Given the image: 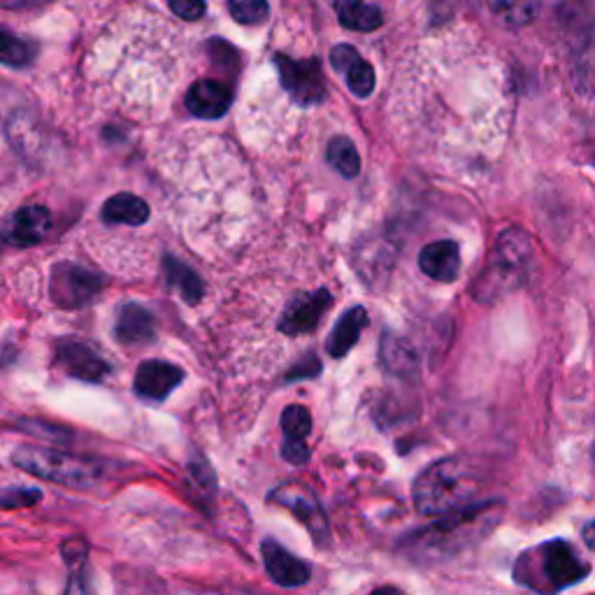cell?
Instances as JSON below:
<instances>
[{
	"instance_id": "6da1fadb",
	"label": "cell",
	"mask_w": 595,
	"mask_h": 595,
	"mask_svg": "<svg viewBox=\"0 0 595 595\" xmlns=\"http://www.w3.org/2000/svg\"><path fill=\"white\" fill-rule=\"evenodd\" d=\"M505 505L498 500L475 503L451 515L440 517L436 524H428L405 536L398 547L407 559L415 563H444L456 559L459 553L477 547L491 536L500 519Z\"/></svg>"
},
{
	"instance_id": "7a4b0ae2",
	"label": "cell",
	"mask_w": 595,
	"mask_h": 595,
	"mask_svg": "<svg viewBox=\"0 0 595 595\" xmlns=\"http://www.w3.org/2000/svg\"><path fill=\"white\" fill-rule=\"evenodd\" d=\"M482 475L475 463L451 456L428 465L415 482V505L426 517H444L475 505Z\"/></svg>"
},
{
	"instance_id": "3957f363",
	"label": "cell",
	"mask_w": 595,
	"mask_h": 595,
	"mask_svg": "<svg viewBox=\"0 0 595 595\" xmlns=\"http://www.w3.org/2000/svg\"><path fill=\"white\" fill-rule=\"evenodd\" d=\"M588 574L591 565L565 540H549L538 549L526 551L515 565V580L540 595H557L568 586L580 584Z\"/></svg>"
},
{
	"instance_id": "277c9868",
	"label": "cell",
	"mask_w": 595,
	"mask_h": 595,
	"mask_svg": "<svg viewBox=\"0 0 595 595\" xmlns=\"http://www.w3.org/2000/svg\"><path fill=\"white\" fill-rule=\"evenodd\" d=\"M532 265V240L519 231L509 229L498 238L496 254L491 268L475 286V296L482 302H494L503 294L515 291L528 279Z\"/></svg>"
},
{
	"instance_id": "5b68a950",
	"label": "cell",
	"mask_w": 595,
	"mask_h": 595,
	"mask_svg": "<svg viewBox=\"0 0 595 595\" xmlns=\"http://www.w3.org/2000/svg\"><path fill=\"white\" fill-rule=\"evenodd\" d=\"M12 463L40 480L70 488L93 486L102 475V467L98 461L33 444L19 447L12 454Z\"/></svg>"
},
{
	"instance_id": "8992f818",
	"label": "cell",
	"mask_w": 595,
	"mask_h": 595,
	"mask_svg": "<svg viewBox=\"0 0 595 595\" xmlns=\"http://www.w3.org/2000/svg\"><path fill=\"white\" fill-rule=\"evenodd\" d=\"M106 286L102 275L81 268L77 263H58L52 268L49 296L60 310H77L89 305Z\"/></svg>"
},
{
	"instance_id": "52a82bcc",
	"label": "cell",
	"mask_w": 595,
	"mask_h": 595,
	"mask_svg": "<svg viewBox=\"0 0 595 595\" xmlns=\"http://www.w3.org/2000/svg\"><path fill=\"white\" fill-rule=\"evenodd\" d=\"M275 68L279 73L282 87L298 102V106L310 108V106H319V102L326 100L328 87H326L321 64L317 58L296 60L291 56L277 54Z\"/></svg>"
},
{
	"instance_id": "ba28073f",
	"label": "cell",
	"mask_w": 595,
	"mask_h": 595,
	"mask_svg": "<svg viewBox=\"0 0 595 595\" xmlns=\"http://www.w3.org/2000/svg\"><path fill=\"white\" fill-rule=\"evenodd\" d=\"M333 302L335 298L328 289H317L312 294L296 296L289 305L284 307V312L277 323L279 331L289 338H298V335L317 331V326L321 323L323 315L331 310Z\"/></svg>"
},
{
	"instance_id": "9c48e42d",
	"label": "cell",
	"mask_w": 595,
	"mask_h": 595,
	"mask_svg": "<svg viewBox=\"0 0 595 595\" xmlns=\"http://www.w3.org/2000/svg\"><path fill=\"white\" fill-rule=\"evenodd\" d=\"M271 500L275 505H282V507L289 509L300 524H305L307 530L312 532V538L319 547H323L328 542V519H326L323 509L310 488L298 486V484H284L273 491Z\"/></svg>"
},
{
	"instance_id": "30bf717a",
	"label": "cell",
	"mask_w": 595,
	"mask_h": 595,
	"mask_svg": "<svg viewBox=\"0 0 595 595\" xmlns=\"http://www.w3.org/2000/svg\"><path fill=\"white\" fill-rule=\"evenodd\" d=\"M54 365L81 382H100L110 373L108 361L93 346L73 338L58 340L54 344Z\"/></svg>"
},
{
	"instance_id": "8fae6325",
	"label": "cell",
	"mask_w": 595,
	"mask_h": 595,
	"mask_svg": "<svg viewBox=\"0 0 595 595\" xmlns=\"http://www.w3.org/2000/svg\"><path fill=\"white\" fill-rule=\"evenodd\" d=\"M261 557H263L265 570H268L271 580L277 586L298 588V586H305L312 577L310 563H305L298 557H294V553L289 549H284L277 540H263Z\"/></svg>"
},
{
	"instance_id": "7c38bea8",
	"label": "cell",
	"mask_w": 595,
	"mask_h": 595,
	"mask_svg": "<svg viewBox=\"0 0 595 595\" xmlns=\"http://www.w3.org/2000/svg\"><path fill=\"white\" fill-rule=\"evenodd\" d=\"M282 430L284 444L282 456L291 465H305L310 461V447H307V436L312 430V415L302 405H289L282 412Z\"/></svg>"
},
{
	"instance_id": "4fadbf2b",
	"label": "cell",
	"mask_w": 595,
	"mask_h": 595,
	"mask_svg": "<svg viewBox=\"0 0 595 595\" xmlns=\"http://www.w3.org/2000/svg\"><path fill=\"white\" fill-rule=\"evenodd\" d=\"M184 371L168 361H145L135 373V392L147 400H166L181 384Z\"/></svg>"
},
{
	"instance_id": "5bb4252c",
	"label": "cell",
	"mask_w": 595,
	"mask_h": 595,
	"mask_svg": "<svg viewBox=\"0 0 595 595\" xmlns=\"http://www.w3.org/2000/svg\"><path fill=\"white\" fill-rule=\"evenodd\" d=\"M52 229V214L43 205H26V208L16 210L8 223L5 240L14 247H33Z\"/></svg>"
},
{
	"instance_id": "9a60e30c",
	"label": "cell",
	"mask_w": 595,
	"mask_h": 595,
	"mask_svg": "<svg viewBox=\"0 0 595 595\" xmlns=\"http://www.w3.org/2000/svg\"><path fill=\"white\" fill-rule=\"evenodd\" d=\"M419 268L430 279L451 284L456 282L461 271V250L454 240L430 242L419 254Z\"/></svg>"
},
{
	"instance_id": "2e32d148",
	"label": "cell",
	"mask_w": 595,
	"mask_h": 595,
	"mask_svg": "<svg viewBox=\"0 0 595 595\" xmlns=\"http://www.w3.org/2000/svg\"><path fill=\"white\" fill-rule=\"evenodd\" d=\"M233 93L217 79H198L187 93V110L198 119H221L231 110Z\"/></svg>"
},
{
	"instance_id": "e0dca14e",
	"label": "cell",
	"mask_w": 595,
	"mask_h": 595,
	"mask_svg": "<svg viewBox=\"0 0 595 595\" xmlns=\"http://www.w3.org/2000/svg\"><path fill=\"white\" fill-rule=\"evenodd\" d=\"M331 64L338 73L346 77V87L354 96L367 98L375 89V70L359 56V52L349 45H338L331 52Z\"/></svg>"
},
{
	"instance_id": "ac0fdd59",
	"label": "cell",
	"mask_w": 595,
	"mask_h": 595,
	"mask_svg": "<svg viewBox=\"0 0 595 595\" xmlns=\"http://www.w3.org/2000/svg\"><path fill=\"white\" fill-rule=\"evenodd\" d=\"M484 16L505 29H519L538 16L542 0H472Z\"/></svg>"
},
{
	"instance_id": "d6986e66",
	"label": "cell",
	"mask_w": 595,
	"mask_h": 595,
	"mask_svg": "<svg viewBox=\"0 0 595 595\" xmlns=\"http://www.w3.org/2000/svg\"><path fill=\"white\" fill-rule=\"evenodd\" d=\"M154 335H156V319L150 310H145V307L135 302L121 305L117 323H114V338L121 344H126V346L145 344L154 340Z\"/></svg>"
},
{
	"instance_id": "ffe728a7",
	"label": "cell",
	"mask_w": 595,
	"mask_h": 595,
	"mask_svg": "<svg viewBox=\"0 0 595 595\" xmlns=\"http://www.w3.org/2000/svg\"><path fill=\"white\" fill-rule=\"evenodd\" d=\"M379 363L388 375L400 379H412L419 373V356L415 346L394 333H384L379 340Z\"/></svg>"
},
{
	"instance_id": "44dd1931",
	"label": "cell",
	"mask_w": 595,
	"mask_h": 595,
	"mask_svg": "<svg viewBox=\"0 0 595 595\" xmlns=\"http://www.w3.org/2000/svg\"><path fill=\"white\" fill-rule=\"evenodd\" d=\"M367 323H371V317H367L365 307L354 305L352 310H346L333 326L331 335L326 340V352L333 359H344L356 346Z\"/></svg>"
},
{
	"instance_id": "7402d4cb",
	"label": "cell",
	"mask_w": 595,
	"mask_h": 595,
	"mask_svg": "<svg viewBox=\"0 0 595 595\" xmlns=\"http://www.w3.org/2000/svg\"><path fill=\"white\" fill-rule=\"evenodd\" d=\"M100 217L106 223L142 225L150 219V205L133 194H117L102 205Z\"/></svg>"
},
{
	"instance_id": "603a6c76",
	"label": "cell",
	"mask_w": 595,
	"mask_h": 595,
	"mask_svg": "<svg viewBox=\"0 0 595 595\" xmlns=\"http://www.w3.org/2000/svg\"><path fill=\"white\" fill-rule=\"evenodd\" d=\"M163 275H166V282L181 296L184 302L198 305L202 300L205 284L187 263L177 261L175 256H166L163 258Z\"/></svg>"
},
{
	"instance_id": "cb8c5ba5",
	"label": "cell",
	"mask_w": 595,
	"mask_h": 595,
	"mask_svg": "<svg viewBox=\"0 0 595 595\" xmlns=\"http://www.w3.org/2000/svg\"><path fill=\"white\" fill-rule=\"evenodd\" d=\"M335 12L344 29L359 33H371L379 29L384 22L382 12L373 5H367L365 0H335Z\"/></svg>"
},
{
	"instance_id": "d4e9b609",
	"label": "cell",
	"mask_w": 595,
	"mask_h": 595,
	"mask_svg": "<svg viewBox=\"0 0 595 595\" xmlns=\"http://www.w3.org/2000/svg\"><path fill=\"white\" fill-rule=\"evenodd\" d=\"M326 161L342 175V177H356L361 170V156L349 137H333L328 142Z\"/></svg>"
},
{
	"instance_id": "484cf974",
	"label": "cell",
	"mask_w": 595,
	"mask_h": 595,
	"mask_svg": "<svg viewBox=\"0 0 595 595\" xmlns=\"http://www.w3.org/2000/svg\"><path fill=\"white\" fill-rule=\"evenodd\" d=\"M35 58V47L26 40L8 31H0V64L10 68H24Z\"/></svg>"
},
{
	"instance_id": "4316f807",
	"label": "cell",
	"mask_w": 595,
	"mask_h": 595,
	"mask_svg": "<svg viewBox=\"0 0 595 595\" xmlns=\"http://www.w3.org/2000/svg\"><path fill=\"white\" fill-rule=\"evenodd\" d=\"M229 12L238 24L256 26L271 16L268 0H229Z\"/></svg>"
},
{
	"instance_id": "83f0119b",
	"label": "cell",
	"mask_w": 595,
	"mask_h": 595,
	"mask_svg": "<svg viewBox=\"0 0 595 595\" xmlns=\"http://www.w3.org/2000/svg\"><path fill=\"white\" fill-rule=\"evenodd\" d=\"M43 498V491L37 488H10L0 494V507L16 509V507H31Z\"/></svg>"
},
{
	"instance_id": "f1b7e54d",
	"label": "cell",
	"mask_w": 595,
	"mask_h": 595,
	"mask_svg": "<svg viewBox=\"0 0 595 595\" xmlns=\"http://www.w3.org/2000/svg\"><path fill=\"white\" fill-rule=\"evenodd\" d=\"M321 375V361L317 354H305L289 373H286V382H302Z\"/></svg>"
},
{
	"instance_id": "f546056e",
	"label": "cell",
	"mask_w": 595,
	"mask_h": 595,
	"mask_svg": "<svg viewBox=\"0 0 595 595\" xmlns=\"http://www.w3.org/2000/svg\"><path fill=\"white\" fill-rule=\"evenodd\" d=\"M168 5L173 14L187 19V22H198V19L205 16V10H208L205 0H168Z\"/></svg>"
},
{
	"instance_id": "4dcf8cb0",
	"label": "cell",
	"mask_w": 595,
	"mask_h": 595,
	"mask_svg": "<svg viewBox=\"0 0 595 595\" xmlns=\"http://www.w3.org/2000/svg\"><path fill=\"white\" fill-rule=\"evenodd\" d=\"M66 595H93L85 574V561L70 565V580H68Z\"/></svg>"
},
{
	"instance_id": "1f68e13d",
	"label": "cell",
	"mask_w": 595,
	"mask_h": 595,
	"mask_svg": "<svg viewBox=\"0 0 595 595\" xmlns=\"http://www.w3.org/2000/svg\"><path fill=\"white\" fill-rule=\"evenodd\" d=\"M49 0H0V8L3 10H31L37 5H45Z\"/></svg>"
},
{
	"instance_id": "d6a6232c",
	"label": "cell",
	"mask_w": 595,
	"mask_h": 595,
	"mask_svg": "<svg viewBox=\"0 0 595 595\" xmlns=\"http://www.w3.org/2000/svg\"><path fill=\"white\" fill-rule=\"evenodd\" d=\"M582 536H584V542H586L591 549H595V519H593L591 524H586V526H584V532H582Z\"/></svg>"
},
{
	"instance_id": "836d02e7",
	"label": "cell",
	"mask_w": 595,
	"mask_h": 595,
	"mask_svg": "<svg viewBox=\"0 0 595 595\" xmlns=\"http://www.w3.org/2000/svg\"><path fill=\"white\" fill-rule=\"evenodd\" d=\"M371 595H407V593H403V591L396 588V586H379V588H375Z\"/></svg>"
},
{
	"instance_id": "e575fe53",
	"label": "cell",
	"mask_w": 595,
	"mask_h": 595,
	"mask_svg": "<svg viewBox=\"0 0 595 595\" xmlns=\"http://www.w3.org/2000/svg\"><path fill=\"white\" fill-rule=\"evenodd\" d=\"M0 250H3V238H0Z\"/></svg>"
},
{
	"instance_id": "d590c367",
	"label": "cell",
	"mask_w": 595,
	"mask_h": 595,
	"mask_svg": "<svg viewBox=\"0 0 595 595\" xmlns=\"http://www.w3.org/2000/svg\"><path fill=\"white\" fill-rule=\"evenodd\" d=\"M593 463H595V447H593Z\"/></svg>"
},
{
	"instance_id": "8d00e7d4",
	"label": "cell",
	"mask_w": 595,
	"mask_h": 595,
	"mask_svg": "<svg viewBox=\"0 0 595 595\" xmlns=\"http://www.w3.org/2000/svg\"><path fill=\"white\" fill-rule=\"evenodd\" d=\"M593 595H595V593H593Z\"/></svg>"
}]
</instances>
